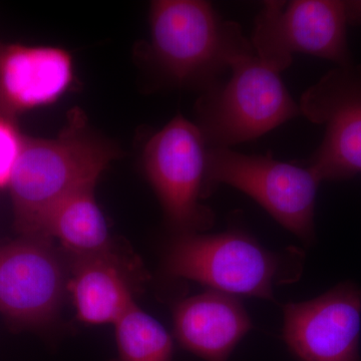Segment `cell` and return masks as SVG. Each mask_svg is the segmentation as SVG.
<instances>
[{
	"instance_id": "6da1fadb",
	"label": "cell",
	"mask_w": 361,
	"mask_h": 361,
	"mask_svg": "<svg viewBox=\"0 0 361 361\" xmlns=\"http://www.w3.org/2000/svg\"><path fill=\"white\" fill-rule=\"evenodd\" d=\"M118 155L80 109L70 111L54 139L26 137L8 187L16 230L23 237H42L51 213L71 195L96 186Z\"/></svg>"
},
{
	"instance_id": "7a4b0ae2",
	"label": "cell",
	"mask_w": 361,
	"mask_h": 361,
	"mask_svg": "<svg viewBox=\"0 0 361 361\" xmlns=\"http://www.w3.org/2000/svg\"><path fill=\"white\" fill-rule=\"evenodd\" d=\"M148 59L169 87L202 92L253 49L235 21L224 20L200 0H156L149 13Z\"/></svg>"
},
{
	"instance_id": "3957f363",
	"label": "cell",
	"mask_w": 361,
	"mask_h": 361,
	"mask_svg": "<svg viewBox=\"0 0 361 361\" xmlns=\"http://www.w3.org/2000/svg\"><path fill=\"white\" fill-rule=\"evenodd\" d=\"M304 262L302 249L270 251L243 230L230 229L213 235L177 234L163 266L171 278L193 280L233 296L275 301V287L298 281Z\"/></svg>"
},
{
	"instance_id": "277c9868",
	"label": "cell",
	"mask_w": 361,
	"mask_h": 361,
	"mask_svg": "<svg viewBox=\"0 0 361 361\" xmlns=\"http://www.w3.org/2000/svg\"><path fill=\"white\" fill-rule=\"evenodd\" d=\"M229 73L202 92L195 109L208 148L253 141L301 115L280 73L263 63L254 49L237 59Z\"/></svg>"
},
{
	"instance_id": "5b68a950",
	"label": "cell",
	"mask_w": 361,
	"mask_h": 361,
	"mask_svg": "<svg viewBox=\"0 0 361 361\" xmlns=\"http://www.w3.org/2000/svg\"><path fill=\"white\" fill-rule=\"evenodd\" d=\"M320 183L310 166L285 163L269 155L208 148L203 197L223 184L238 189L310 245L315 240V201Z\"/></svg>"
},
{
	"instance_id": "8992f818",
	"label": "cell",
	"mask_w": 361,
	"mask_h": 361,
	"mask_svg": "<svg viewBox=\"0 0 361 361\" xmlns=\"http://www.w3.org/2000/svg\"><path fill=\"white\" fill-rule=\"evenodd\" d=\"M207 147L196 123L178 115L155 133L142 151V168L177 234L210 229L215 215L204 199Z\"/></svg>"
},
{
	"instance_id": "52a82bcc",
	"label": "cell",
	"mask_w": 361,
	"mask_h": 361,
	"mask_svg": "<svg viewBox=\"0 0 361 361\" xmlns=\"http://www.w3.org/2000/svg\"><path fill=\"white\" fill-rule=\"evenodd\" d=\"M348 25V1L271 0L265 1L256 16L251 44L259 59L278 73L289 68L294 54H310L345 66L353 63Z\"/></svg>"
},
{
	"instance_id": "ba28073f",
	"label": "cell",
	"mask_w": 361,
	"mask_h": 361,
	"mask_svg": "<svg viewBox=\"0 0 361 361\" xmlns=\"http://www.w3.org/2000/svg\"><path fill=\"white\" fill-rule=\"evenodd\" d=\"M298 104L301 115L325 128L308 163L320 180L361 175V65L329 71L303 92Z\"/></svg>"
},
{
	"instance_id": "9c48e42d",
	"label": "cell",
	"mask_w": 361,
	"mask_h": 361,
	"mask_svg": "<svg viewBox=\"0 0 361 361\" xmlns=\"http://www.w3.org/2000/svg\"><path fill=\"white\" fill-rule=\"evenodd\" d=\"M68 272L51 239L23 237L0 247V312L23 326L49 324L68 293Z\"/></svg>"
},
{
	"instance_id": "30bf717a",
	"label": "cell",
	"mask_w": 361,
	"mask_h": 361,
	"mask_svg": "<svg viewBox=\"0 0 361 361\" xmlns=\"http://www.w3.org/2000/svg\"><path fill=\"white\" fill-rule=\"evenodd\" d=\"M283 337L303 361H361V288L344 282L304 302L283 306Z\"/></svg>"
},
{
	"instance_id": "8fae6325",
	"label": "cell",
	"mask_w": 361,
	"mask_h": 361,
	"mask_svg": "<svg viewBox=\"0 0 361 361\" xmlns=\"http://www.w3.org/2000/svg\"><path fill=\"white\" fill-rule=\"evenodd\" d=\"M75 82L71 52L52 45L0 42V114H20L56 104Z\"/></svg>"
},
{
	"instance_id": "7c38bea8",
	"label": "cell",
	"mask_w": 361,
	"mask_h": 361,
	"mask_svg": "<svg viewBox=\"0 0 361 361\" xmlns=\"http://www.w3.org/2000/svg\"><path fill=\"white\" fill-rule=\"evenodd\" d=\"M173 320L182 348L205 361L229 360L252 329L238 297L212 289L176 304Z\"/></svg>"
},
{
	"instance_id": "4fadbf2b",
	"label": "cell",
	"mask_w": 361,
	"mask_h": 361,
	"mask_svg": "<svg viewBox=\"0 0 361 361\" xmlns=\"http://www.w3.org/2000/svg\"><path fill=\"white\" fill-rule=\"evenodd\" d=\"M68 293L80 322L116 323L135 304L132 266L118 254L70 259Z\"/></svg>"
},
{
	"instance_id": "5bb4252c",
	"label": "cell",
	"mask_w": 361,
	"mask_h": 361,
	"mask_svg": "<svg viewBox=\"0 0 361 361\" xmlns=\"http://www.w3.org/2000/svg\"><path fill=\"white\" fill-rule=\"evenodd\" d=\"M94 188H85L68 197L51 213L44 226L42 237L58 240L70 259L118 254L106 218L97 205Z\"/></svg>"
},
{
	"instance_id": "9a60e30c",
	"label": "cell",
	"mask_w": 361,
	"mask_h": 361,
	"mask_svg": "<svg viewBox=\"0 0 361 361\" xmlns=\"http://www.w3.org/2000/svg\"><path fill=\"white\" fill-rule=\"evenodd\" d=\"M116 361H173L172 337L137 304L116 323Z\"/></svg>"
},
{
	"instance_id": "2e32d148",
	"label": "cell",
	"mask_w": 361,
	"mask_h": 361,
	"mask_svg": "<svg viewBox=\"0 0 361 361\" xmlns=\"http://www.w3.org/2000/svg\"><path fill=\"white\" fill-rule=\"evenodd\" d=\"M25 140L16 118L0 114V189L9 187Z\"/></svg>"
},
{
	"instance_id": "e0dca14e",
	"label": "cell",
	"mask_w": 361,
	"mask_h": 361,
	"mask_svg": "<svg viewBox=\"0 0 361 361\" xmlns=\"http://www.w3.org/2000/svg\"><path fill=\"white\" fill-rule=\"evenodd\" d=\"M350 7L351 25L361 23V0L348 1Z\"/></svg>"
}]
</instances>
